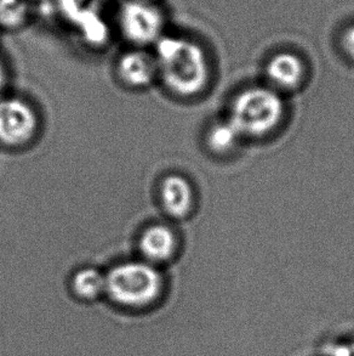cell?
I'll return each instance as SVG.
<instances>
[{
  "label": "cell",
  "instance_id": "cell-1",
  "mask_svg": "<svg viewBox=\"0 0 354 356\" xmlns=\"http://www.w3.org/2000/svg\"><path fill=\"white\" fill-rule=\"evenodd\" d=\"M158 79L169 92L191 99L205 89L210 78V65L205 50L196 40L177 34H164L152 48Z\"/></svg>",
  "mask_w": 354,
  "mask_h": 356
},
{
  "label": "cell",
  "instance_id": "cell-2",
  "mask_svg": "<svg viewBox=\"0 0 354 356\" xmlns=\"http://www.w3.org/2000/svg\"><path fill=\"white\" fill-rule=\"evenodd\" d=\"M106 274V297L123 308L142 309L158 302L165 287L157 265L130 259L112 265Z\"/></svg>",
  "mask_w": 354,
  "mask_h": 356
},
{
  "label": "cell",
  "instance_id": "cell-3",
  "mask_svg": "<svg viewBox=\"0 0 354 356\" xmlns=\"http://www.w3.org/2000/svg\"><path fill=\"white\" fill-rule=\"evenodd\" d=\"M284 113L285 102L280 92L269 86L251 87L235 97L228 120L243 139H259L277 129Z\"/></svg>",
  "mask_w": 354,
  "mask_h": 356
},
{
  "label": "cell",
  "instance_id": "cell-4",
  "mask_svg": "<svg viewBox=\"0 0 354 356\" xmlns=\"http://www.w3.org/2000/svg\"><path fill=\"white\" fill-rule=\"evenodd\" d=\"M115 24L131 48L152 49L167 33L165 14L153 0H124L117 10Z\"/></svg>",
  "mask_w": 354,
  "mask_h": 356
},
{
  "label": "cell",
  "instance_id": "cell-5",
  "mask_svg": "<svg viewBox=\"0 0 354 356\" xmlns=\"http://www.w3.org/2000/svg\"><path fill=\"white\" fill-rule=\"evenodd\" d=\"M40 131V117L24 97L5 95L0 99V146L22 149L33 144Z\"/></svg>",
  "mask_w": 354,
  "mask_h": 356
},
{
  "label": "cell",
  "instance_id": "cell-6",
  "mask_svg": "<svg viewBox=\"0 0 354 356\" xmlns=\"http://www.w3.org/2000/svg\"><path fill=\"white\" fill-rule=\"evenodd\" d=\"M107 5L108 0H58L55 8L84 43L100 48L110 39V26L105 16Z\"/></svg>",
  "mask_w": 354,
  "mask_h": 356
},
{
  "label": "cell",
  "instance_id": "cell-7",
  "mask_svg": "<svg viewBox=\"0 0 354 356\" xmlns=\"http://www.w3.org/2000/svg\"><path fill=\"white\" fill-rule=\"evenodd\" d=\"M115 73L121 84L133 90H144L158 79V68L152 49L131 48L120 54Z\"/></svg>",
  "mask_w": 354,
  "mask_h": 356
},
{
  "label": "cell",
  "instance_id": "cell-8",
  "mask_svg": "<svg viewBox=\"0 0 354 356\" xmlns=\"http://www.w3.org/2000/svg\"><path fill=\"white\" fill-rule=\"evenodd\" d=\"M140 258L151 264H167L178 250V238L173 227L163 222H153L144 227L137 238Z\"/></svg>",
  "mask_w": 354,
  "mask_h": 356
},
{
  "label": "cell",
  "instance_id": "cell-9",
  "mask_svg": "<svg viewBox=\"0 0 354 356\" xmlns=\"http://www.w3.org/2000/svg\"><path fill=\"white\" fill-rule=\"evenodd\" d=\"M194 191L188 179L180 174H169L159 185L160 207L169 217L183 219L194 207Z\"/></svg>",
  "mask_w": 354,
  "mask_h": 356
},
{
  "label": "cell",
  "instance_id": "cell-10",
  "mask_svg": "<svg viewBox=\"0 0 354 356\" xmlns=\"http://www.w3.org/2000/svg\"><path fill=\"white\" fill-rule=\"evenodd\" d=\"M306 76V66L300 56L290 51L273 55L266 66L269 87L277 92H292L301 87Z\"/></svg>",
  "mask_w": 354,
  "mask_h": 356
},
{
  "label": "cell",
  "instance_id": "cell-11",
  "mask_svg": "<svg viewBox=\"0 0 354 356\" xmlns=\"http://www.w3.org/2000/svg\"><path fill=\"white\" fill-rule=\"evenodd\" d=\"M71 291L83 302H94L106 294V274L92 266H83L71 277Z\"/></svg>",
  "mask_w": 354,
  "mask_h": 356
},
{
  "label": "cell",
  "instance_id": "cell-12",
  "mask_svg": "<svg viewBox=\"0 0 354 356\" xmlns=\"http://www.w3.org/2000/svg\"><path fill=\"white\" fill-rule=\"evenodd\" d=\"M33 15L32 0H0V29L15 32L24 29Z\"/></svg>",
  "mask_w": 354,
  "mask_h": 356
},
{
  "label": "cell",
  "instance_id": "cell-13",
  "mask_svg": "<svg viewBox=\"0 0 354 356\" xmlns=\"http://www.w3.org/2000/svg\"><path fill=\"white\" fill-rule=\"evenodd\" d=\"M243 139L239 131L235 125L232 124L228 118L222 122H217L211 127L208 131L206 143L209 149L215 154H225L235 149V146L239 144Z\"/></svg>",
  "mask_w": 354,
  "mask_h": 356
},
{
  "label": "cell",
  "instance_id": "cell-14",
  "mask_svg": "<svg viewBox=\"0 0 354 356\" xmlns=\"http://www.w3.org/2000/svg\"><path fill=\"white\" fill-rule=\"evenodd\" d=\"M326 356H354V339L339 341L328 346Z\"/></svg>",
  "mask_w": 354,
  "mask_h": 356
},
{
  "label": "cell",
  "instance_id": "cell-15",
  "mask_svg": "<svg viewBox=\"0 0 354 356\" xmlns=\"http://www.w3.org/2000/svg\"><path fill=\"white\" fill-rule=\"evenodd\" d=\"M340 45L346 58L354 63V24H351L342 32Z\"/></svg>",
  "mask_w": 354,
  "mask_h": 356
},
{
  "label": "cell",
  "instance_id": "cell-16",
  "mask_svg": "<svg viewBox=\"0 0 354 356\" xmlns=\"http://www.w3.org/2000/svg\"><path fill=\"white\" fill-rule=\"evenodd\" d=\"M9 84V73L4 60L0 58V99L6 95V89Z\"/></svg>",
  "mask_w": 354,
  "mask_h": 356
},
{
  "label": "cell",
  "instance_id": "cell-17",
  "mask_svg": "<svg viewBox=\"0 0 354 356\" xmlns=\"http://www.w3.org/2000/svg\"><path fill=\"white\" fill-rule=\"evenodd\" d=\"M32 1H33V3H35V1H37V3H39V4L42 5L51 4L53 5V6H55V5H56V3H58V0H32Z\"/></svg>",
  "mask_w": 354,
  "mask_h": 356
},
{
  "label": "cell",
  "instance_id": "cell-18",
  "mask_svg": "<svg viewBox=\"0 0 354 356\" xmlns=\"http://www.w3.org/2000/svg\"><path fill=\"white\" fill-rule=\"evenodd\" d=\"M3 32H4V31H3V29H0V38H1V34H3Z\"/></svg>",
  "mask_w": 354,
  "mask_h": 356
},
{
  "label": "cell",
  "instance_id": "cell-19",
  "mask_svg": "<svg viewBox=\"0 0 354 356\" xmlns=\"http://www.w3.org/2000/svg\"><path fill=\"white\" fill-rule=\"evenodd\" d=\"M153 1H157V0H153Z\"/></svg>",
  "mask_w": 354,
  "mask_h": 356
}]
</instances>
